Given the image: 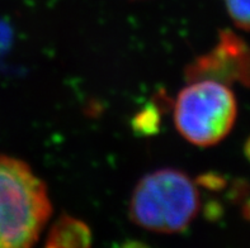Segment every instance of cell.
Segmentation results:
<instances>
[{
  "mask_svg": "<svg viewBox=\"0 0 250 248\" xmlns=\"http://www.w3.org/2000/svg\"><path fill=\"white\" fill-rule=\"evenodd\" d=\"M52 213L47 188L28 165L0 156V248L31 247Z\"/></svg>",
  "mask_w": 250,
  "mask_h": 248,
  "instance_id": "obj_1",
  "label": "cell"
},
{
  "mask_svg": "<svg viewBox=\"0 0 250 248\" xmlns=\"http://www.w3.org/2000/svg\"><path fill=\"white\" fill-rule=\"evenodd\" d=\"M200 207L198 189L187 173L160 169L137 182L130 200V218L146 230L179 233L193 222Z\"/></svg>",
  "mask_w": 250,
  "mask_h": 248,
  "instance_id": "obj_2",
  "label": "cell"
},
{
  "mask_svg": "<svg viewBox=\"0 0 250 248\" xmlns=\"http://www.w3.org/2000/svg\"><path fill=\"white\" fill-rule=\"evenodd\" d=\"M238 105L229 85L212 80L190 81L174 103V124L186 141L198 147L217 145L230 133Z\"/></svg>",
  "mask_w": 250,
  "mask_h": 248,
  "instance_id": "obj_3",
  "label": "cell"
},
{
  "mask_svg": "<svg viewBox=\"0 0 250 248\" xmlns=\"http://www.w3.org/2000/svg\"><path fill=\"white\" fill-rule=\"evenodd\" d=\"M188 82L212 80L250 88V47L234 32H220L219 43L208 54L197 57L186 69Z\"/></svg>",
  "mask_w": 250,
  "mask_h": 248,
  "instance_id": "obj_4",
  "label": "cell"
},
{
  "mask_svg": "<svg viewBox=\"0 0 250 248\" xmlns=\"http://www.w3.org/2000/svg\"><path fill=\"white\" fill-rule=\"evenodd\" d=\"M92 245V232L83 220L62 215L51 227L46 247L73 248L89 247Z\"/></svg>",
  "mask_w": 250,
  "mask_h": 248,
  "instance_id": "obj_5",
  "label": "cell"
},
{
  "mask_svg": "<svg viewBox=\"0 0 250 248\" xmlns=\"http://www.w3.org/2000/svg\"><path fill=\"white\" fill-rule=\"evenodd\" d=\"M234 24L250 32V0H224Z\"/></svg>",
  "mask_w": 250,
  "mask_h": 248,
  "instance_id": "obj_6",
  "label": "cell"
},
{
  "mask_svg": "<svg viewBox=\"0 0 250 248\" xmlns=\"http://www.w3.org/2000/svg\"><path fill=\"white\" fill-rule=\"evenodd\" d=\"M135 127L144 133L154 132V127H158V115L152 110H143L135 118Z\"/></svg>",
  "mask_w": 250,
  "mask_h": 248,
  "instance_id": "obj_7",
  "label": "cell"
},
{
  "mask_svg": "<svg viewBox=\"0 0 250 248\" xmlns=\"http://www.w3.org/2000/svg\"><path fill=\"white\" fill-rule=\"evenodd\" d=\"M244 152H245V156H247V158L250 161V138L248 139L247 143H245Z\"/></svg>",
  "mask_w": 250,
  "mask_h": 248,
  "instance_id": "obj_8",
  "label": "cell"
}]
</instances>
